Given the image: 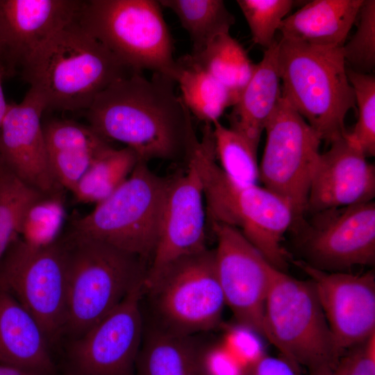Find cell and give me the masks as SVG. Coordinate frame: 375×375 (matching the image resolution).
<instances>
[{
    "mask_svg": "<svg viewBox=\"0 0 375 375\" xmlns=\"http://www.w3.org/2000/svg\"><path fill=\"white\" fill-rule=\"evenodd\" d=\"M176 81L135 72L101 92L85 111L90 125L108 142L134 151L138 160L186 158L196 137L192 115L174 90Z\"/></svg>",
    "mask_w": 375,
    "mask_h": 375,
    "instance_id": "cell-1",
    "label": "cell"
},
{
    "mask_svg": "<svg viewBox=\"0 0 375 375\" xmlns=\"http://www.w3.org/2000/svg\"><path fill=\"white\" fill-rule=\"evenodd\" d=\"M133 72L77 17L33 52L20 74L42 97L46 111L75 112L86 111L101 92Z\"/></svg>",
    "mask_w": 375,
    "mask_h": 375,
    "instance_id": "cell-2",
    "label": "cell"
},
{
    "mask_svg": "<svg viewBox=\"0 0 375 375\" xmlns=\"http://www.w3.org/2000/svg\"><path fill=\"white\" fill-rule=\"evenodd\" d=\"M189 154L199 169L210 222L238 229L272 266L283 271L289 260L283 237L296 219L291 206L265 187L242 185L230 179L216 162L211 126H205Z\"/></svg>",
    "mask_w": 375,
    "mask_h": 375,
    "instance_id": "cell-3",
    "label": "cell"
},
{
    "mask_svg": "<svg viewBox=\"0 0 375 375\" xmlns=\"http://www.w3.org/2000/svg\"><path fill=\"white\" fill-rule=\"evenodd\" d=\"M66 265L64 335H83L113 310L138 283L148 263L70 228L60 235Z\"/></svg>",
    "mask_w": 375,
    "mask_h": 375,
    "instance_id": "cell-4",
    "label": "cell"
},
{
    "mask_svg": "<svg viewBox=\"0 0 375 375\" xmlns=\"http://www.w3.org/2000/svg\"><path fill=\"white\" fill-rule=\"evenodd\" d=\"M277 60L282 97L328 144L347 133L356 108L342 47H322L281 38Z\"/></svg>",
    "mask_w": 375,
    "mask_h": 375,
    "instance_id": "cell-5",
    "label": "cell"
},
{
    "mask_svg": "<svg viewBox=\"0 0 375 375\" xmlns=\"http://www.w3.org/2000/svg\"><path fill=\"white\" fill-rule=\"evenodd\" d=\"M78 20L130 69L176 80L173 40L159 1H83Z\"/></svg>",
    "mask_w": 375,
    "mask_h": 375,
    "instance_id": "cell-6",
    "label": "cell"
},
{
    "mask_svg": "<svg viewBox=\"0 0 375 375\" xmlns=\"http://www.w3.org/2000/svg\"><path fill=\"white\" fill-rule=\"evenodd\" d=\"M170 178L138 160L128 178L85 216L73 215L71 229L151 260L161 227Z\"/></svg>",
    "mask_w": 375,
    "mask_h": 375,
    "instance_id": "cell-7",
    "label": "cell"
},
{
    "mask_svg": "<svg viewBox=\"0 0 375 375\" xmlns=\"http://www.w3.org/2000/svg\"><path fill=\"white\" fill-rule=\"evenodd\" d=\"M264 328L265 339L300 367L337 365L342 357L310 281L276 268L265 301Z\"/></svg>",
    "mask_w": 375,
    "mask_h": 375,
    "instance_id": "cell-8",
    "label": "cell"
},
{
    "mask_svg": "<svg viewBox=\"0 0 375 375\" xmlns=\"http://www.w3.org/2000/svg\"><path fill=\"white\" fill-rule=\"evenodd\" d=\"M158 326L193 335L215 328L226 306L217 278L214 249H206L168 265L149 285Z\"/></svg>",
    "mask_w": 375,
    "mask_h": 375,
    "instance_id": "cell-9",
    "label": "cell"
},
{
    "mask_svg": "<svg viewBox=\"0 0 375 375\" xmlns=\"http://www.w3.org/2000/svg\"><path fill=\"white\" fill-rule=\"evenodd\" d=\"M0 291L11 294L37 320L50 346L64 335L66 265L60 237L35 246L20 236L0 259Z\"/></svg>",
    "mask_w": 375,
    "mask_h": 375,
    "instance_id": "cell-10",
    "label": "cell"
},
{
    "mask_svg": "<svg viewBox=\"0 0 375 375\" xmlns=\"http://www.w3.org/2000/svg\"><path fill=\"white\" fill-rule=\"evenodd\" d=\"M265 131L260 180L265 188L284 199L299 219L306 210L322 140L282 96Z\"/></svg>",
    "mask_w": 375,
    "mask_h": 375,
    "instance_id": "cell-11",
    "label": "cell"
},
{
    "mask_svg": "<svg viewBox=\"0 0 375 375\" xmlns=\"http://www.w3.org/2000/svg\"><path fill=\"white\" fill-rule=\"evenodd\" d=\"M144 281L137 284L109 314L67 349L68 375H134L143 338L141 300Z\"/></svg>",
    "mask_w": 375,
    "mask_h": 375,
    "instance_id": "cell-12",
    "label": "cell"
},
{
    "mask_svg": "<svg viewBox=\"0 0 375 375\" xmlns=\"http://www.w3.org/2000/svg\"><path fill=\"white\" fill-rule=\"evenodd\" d=\"M210 223L217 240L215 267L226 305L237 324L265 338V304L276 267L238 229Z\"/></svg>",
    "mask_w": 375,
    "mask_h": 375,
    "instance_id": "cell-13",
    "label": "cell"
},
{
    "mask_svg": "<svg viewBox=\"0 0 375 375\" xmlns=\"http://www.w3.org/2000/svg\"><path fill=\"white\" fill-rule=\"evenodd\" d=\"M182 174L170 178L158 240L144 286L173 262L206 249V209L199 167L190 154Z\"/></svg>",
    "mask_w": 375,
    "mask_h": 375,
    "instance_id": "cell-14",
    "label": "cell"
},
{
    "mask_svg": "<svg viewBox=\"0 0 375 375\" xmlns=\"http://www.w3.org/2000/svg\"><path fill=\"white\" fill-rule=\"evenodd\" d=\"M295 264L309 277L335 346L344 351L375 333V276L328 272L306 262Z\"/></svg>",
    "mask_w": 375,
    "mask_h": 375,
    "instance_id": "cell-15",
    "label": "cell"
},
{
    "mask_svg": "<svg viewBox=\"0 0 375 375\" xmlns=\"http://www.w3.org/2000/svg\"><path fill=\"white\" fill-rule=\"evenodd\" d=\"M42 97L32 88L19 103H8L0 128V162L28 186L45 196L64 197L50 168L42 116Z\"/></svg>",
    "mask_w": 375,
    "mask_h": 375,
    "instance_id": "cell-16",
    "label": "cell"
},
{
    "mask_svg": "<svg viewBox=\"0 0 375 375\" xmlns=\"http://www.w3.org/2000/svg\"><path fill=\"white\" fill-rule=\"evenodd\" d=\"M309 231L306 249L309 265L342 272L375 261V203L374 201L319 213Z\"/></svg>",
    "mask_w": 375,
    "mask_h": 375,
    "instance_id": "cell-17",
    "label": "cell"
},
{
    "mask_svg": "<svg viewBox=\"0 0 375 375\" xmlns=\"http://www.w3.org/2000/svg\"><path fill=\"white\" fill-rule=\"evenodd\" d=\"M83 1L0 0V64L6 77L20 71L49 38L76 19Z\"/></svg>",
    "mask_w": 375,
    "mask_h": 375,
    "instance_id": "cell-18",
    "label": "cell"
},
{
    "mask_svg": "<svg viewBox=\"0 0 375 375\" xmlns=\"http://www.w3.org/2000/svg\"><path fill=\"white\" fill-rule=\"evenodd\" d=\"M320 153L309 189L306 210L315 214L372 201L375 168L344 136Z\"/></svg>",
    "mask_w": 375,
    "mask_h": 375,
    "instance_id": "cell-19",
    "label": "cell"
},
{
    "mask_svg": "<svg viewBox=\"0 0 375 375\" xmlns=\"http://www.w3.org/2000/svg\"><path fill=\"white\" fill-rule=\"evenodd\" d=\"M0 364L38 375H56L50 344L35 317L0 291Z\"/></svg>",
    "mask_w": 375,
    "mask_h": 375,
    "instance_id": "cell-20",
    "label": "cell"
},
{
    "mask_svg": "<svg viewBox=\"0 0 375 375\" xmlns=\"http://www.w3.org/2000/svg\"><path fill=\"white\" fill-rule=\"evenodd\" d=\"M52 173L65 189L74 190L93 162L112 146L90 125L53 118L42 123Z\"/></svg>",
    "mask_w": 375,
    "mask_h": 375,
    "instance_id": "cell-21",
    "label": "cell"
},
{
    "mask_svg": "<svg viewBox=\"0 0 375 375\" xmlns=\"http://www.w3.org/2000/svg\"><path fill=\"white\" fill-rule=\"evenodd\" d=\"M277 51L276 40L255 64L249 81L228 115L229 127L257 147L282 96Z\"/></svg>",
    "mask_w": 375,
    "mask_h": 375,
    "instance_id": "cell-22",
    "label": "cell"
},
{
    "mask_svg": "<svg viewBox=\"0 0 375 375\" xmlns=\"http://www.w3.org/2000/svg\"><path fill=\"white\" fill-rule=\"evenodd\" d=\"M364 0H313L282 21L281 38L322 47H342Z\"/></svg>",
    "mask_w": 375,
    "mask_h": 375,
    "instance_id": "cell-23",
    "label": "cell"
},
{
    "mask_svg": "<svg viewBox=\"0 0 375 375\" xmlns=\"http://www.w3.org/2000/svg\"><path fill=\"white\" fill-rule=\"evenodd\" d=\"M201 348L192 335L156 324L143 336L134 375H199Z\"/></svg>",
    "mask_w": 375,
    "mask_h": 375,
    "instance_id": "cell-24",
    "label": "cell"
},
{
    "mask_svg": "<svg viewBox=\"0 0 375 375\" xmlns=\"http://www.w3.org/2000/svg\"><path fill=\"white\" fill-rule=\"evenodd\" d=\"M176 83L181 99L191 115L212 125L238 97L212 75L194 62L188 55L177 60Z\"/></svg>",
    "mask_w": 375,
    "mask_h": 375,
    "instance_id": "cell-25",
    "label": "cell"
},
{
    "mask_svg": "<svg viewBox=\"0 0 375 375\" xmlns=\"http://www.w3.org/2000/svg\"><path fill=\"white\" fill-rule=\"evenodd\" d=\"M190 59L231 91L238 99L249 81L255 64L230 33L219 35Z\"/></svg>",
    "mask_w": 375,
    "mask_h": 375,
    "instance_id": "cell-26",
    "label": "cell"
},
{
    "mask_svg": "<svg viewBox=\"0 0 375 375\" xmlns=\"http://www.w3.org/2000/svg\"><path fill=\"white\" fill-rule=\"evenodd\" d=\"M171 10L188 32L192 43V53L202 51L219 35L229 33L234 15L222 0H160Z\"/></svg>",
    "mask_w": 375,
    "mask_h": 375,
    "instance_id": "cell-27",
    "label": "cell"
},
{
    "mask_svg": "<svg viewBox=\"0 0 375 375\" xmlns=\"http://www.w3.org/2000/svg\"><path fill=\"white\" fill-rule=\"evenodd\" d=\"M138 160L128 147H110L93 162L72 191L75 200L96 204L105 200L128 178Z\"/></svg>",
    "mask_w": 375,
    "mask_h": 375,
    "instance_id": "cell-28",
    "label": "cell"
},
{
    "mask_svg": "<svg viewBox=\"0 0 375 375\" xmlns=\"http://www.w3.org/2000/svg\"><path fill=\"white\" fill-rule=\"evenodd\" d=\"M216 158L224 173L242 185H257L260 180L258 147L219 121L212 124Z\"/></svg>",
    "mask_w": 375,
    "mask_h": 375,
    "instance_id": "cell-29",
    "label": "cell"
},
{
    "mask_svg": "<svg viewBox=\"0 0 375 375\" xmlns=\"http://www.w3.org/2000/svg\"><path fill=\"white\" fill-rule=\"evenodd\" d=\"M43 196L0 162V259L19 237L28 208Z\"/></svg>",
    "mask_w": 375,
    "mask_h": 375,
    "instance_id": "cell-30",
    "label": "cell"
},
{
    "mask_svg": "<svg viewBox=\"0 0 375 375\" xmlns=\"http://www.w3.org/2000/svg\"><path fill=\"white\" fill-rule=\"evenodd\" d=\"M354 92L358 120L345 137L367 158L375 155V77L347 68Z\"/></svg>",
    "mask_w": 375,
    "mask_h": 375,
    "instance_id": "cell-31",
    "label": "cell"
},
{
    "mask_svg": "<svg viewBox=\"0 0 375 375\" xmlns=\"http://www.w3.org/2000/svg\"><path fill=\"white\" fill-rule=\"evenodd\" d=\"M65 215L64 197L43 196L26 210L19 236L35 246L51 244L61 235Z\"/></svg>",
    "mask_w": 375,
    "mask_h": 375,
    "instance_id": "cell-32",
    "label": "cell"
},
{
    "mask_svg": "<svg viewBox=\"0 0 375 375\" xmlns=\"http://www.w3.org/2000/svg\"><path fill=\"white\" fill-rule=\"evenodd\" d=\"M249 26L251 38L265 50L276 41L275 33L295 3L292 0L236 1Z\"/></svg>",
    "mask_w": 375,
    "mask_h": 375,
    "instance_id": "cell-33",
    "label": "cell"
},
{
    "mask_svg": "<svg viewBox=\"0 0 375 375\" xmlns=\"http://www.w3.org/2000/svg\"><path fill=\"white\" fill-rule=\"evenodd\" d=\"M357 29L342 49L350 69L369 74L375 65V1L364 0L359 10Z\"/></svg>",
    "mask_w": 375,
    "mask_h": 375,
    "instance_id": "cell-34",
    "label": "cell"
},
{
    "mask_svg": "<svg viewBox=\"0 0 375 375\" xmlns=\"http://www.w3.org/2000/svg\"><path fill=\"white\" fill-rule=\"evenodd\" d=\"M262 338L255 330L237 324L228 328L222 342L246 367L266 354Z\"/></svg>",
    "mask_w": 375,
    "mask_h": 375,
    "instance_id": "cell-35",
    "label": "cell"
},
{
    "mask_svg": "<svg viewBox=\"0 0 375 375\" xmlns=\"http://www.w3.org/2000/svg\"><path fill=\"white\" fill-rule=\"evenodd\" d=\"M244 368L223 342L201 348L199 375H244Z\"/></svg>",
    "mask_w": 375,
    "mask_h": 375,
    "instance_id": "cell-36",
    "label": "cell"
},
{
    "mask_svg": "<svg viewBox=\"0 0 375 375\" xmlns=\"http://www.w3.org/2000/svg\"><path fill=\"white\" fill-rule=\"evenodd\" d=\"M339 360L336 369L340 375H375V333L351 348Z\"/></svg>",
    "mask_w": 375,
    "mask_h": 375,
    "instance_id": "cell-37",
    "label": "cell"
},
{
    "mask_svg": "<svg viewBox=\"0 0 375 375\" xmlns=\"http://www.w3.org/2000/svg\"><path fill=\"white\" fill-rule=\"evenodd\" d=\"M244 375H301L300 366L285 356L265 354L244 368Z\"/></svg>",
    "mask_w": 375,
    "mask_h": 375,
    "instance_id": "cell-38",
    "label": "cell"
},
{
    "mask_svg": "<svg viewBox=\"0 0 375 375\" xmlns=\"http://www.w3.org/2000/svg\"><path fill=\"white\" fill-rule=\"evenodd\" d=\"M6 77V74L4 72L3 68L0 64V128L3 122V120L4 119V117L6 115L8 103L6 102L3 90V80Z\"/></svg>",
    "mask_w": 375,
    "mask_h": 375,
    "instance_id": "cell-39",
    "label": "cell"
},
{
    "mask_svg": "<svg viewBox=\"0 0 375 375\" xmlns=\"http://www.w3.org/2000/svg\"><path fill=\"white\" fill-rule=\"evenodd\" d=\"M337 365H324L309 369L308 375H335Z\"/></svg>",
    "mask_w": 375,
    "mask_h": 375,
    "instance_id": "cell-40",
    "label": "cell"
},
{
    "mask_svg": "<svg viewBox=\"0 0 375 375\" xmlns=\"http://www.w3.org/2000/svg\"><path fill=\"white\" fill-rule=\"evenodd\" d=\"M0 375H38L16 367L0 364ZM68 375V374H67Z\"/></svg>",
    "mask_w": 375,
    "mask_h": 375,
    "instance_id": "cell-41",
    "label": "cell"
},
{
    "mask_svg": "<svg viewBox=\"0 0 375 375\" xmlns=\"http://www.w3.org/2000/svg\"><path fill=\"white\" fill-rule=\"evenodd\" d=\"M335 375H340L335 368Z\"/></svg>",
    "mask_w": 375,
    "mask_h": 375,
    "instance_id": "cell-42",
    "label": "cell"
}]
</instances>
